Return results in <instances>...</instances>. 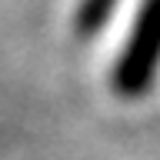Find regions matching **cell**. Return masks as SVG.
Returning <instances> with one entry per match:
<instances>
[{
	"label": "cell",
	"instance_id": "1",
	"mask_svg": "<svg viewBox=\"0 0 160 160\" xmlns=\"http://www.w3.org/2000/svg\"><path fill=\"white\" fill-rule=\"evenodd\" d=\"M157 67H160V0H143L133 20V30H130V40L120 53L113 83L120 93L137 97L153 83Z\"/></svg>",
	"mask_w": 160,
	"mask_h": 160
}]
</instances>
